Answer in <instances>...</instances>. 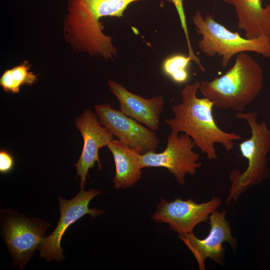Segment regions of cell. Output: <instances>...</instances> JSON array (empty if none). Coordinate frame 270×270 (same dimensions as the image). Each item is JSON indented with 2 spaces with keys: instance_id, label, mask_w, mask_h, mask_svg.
<instances>
[{
  "instance_id": "cell-12",
  "label": "cell",
  "mask_w": 270,
  "mask_h": 270,
  "mask_svg": "<svg viewBox=\"0 0 270 270\" xmlns=\"http://www.w3.org/2000/svg\"><path fill=\"white\" fill-rule=\"evenodd\" d=\"M75 124L80 132L84 140L82 154L74 164L77 176L80 178V189L84 185L89 169L97 162L98 168H102L99 156V149L107 145L113 140L114 136L98 120L96 114L90 110H86L76 118Z\"/></svg>"
},
{
  "instance_id": "cell-17",
  "label": "cell",
  "mask_w": 270,
  "mask_h": 270,
  "mask_svg": "<svg viewBox=\"0 0 270 270\" xmlns=\"http://www.w3.org/2000/svg\"><path fill=\"white\" fill-rule=\"evenodd\" d=\"M96 15L100 18L110 16L120 18L131 3L139 0H86ZM172 3V0H164Z\"/></svg>"
},
{
  "instance_id": "cell-4",
  "label": "cell",
  "mask_w": 270,
  "mask_h": 270,
  "mask_svg": "<svg viewBox=\"0 0 270 270\" xmlns=\"http://www.w3.org/2000/svg\"><path fill=\"white\" fill-rule=\"evenodd\" d=\"M68 12L63 22L66 42L76 52L86 53L104 60H114L118 51L109 36L103 32L100 18L86 0H67Z\"/></svg>"
},
{
  "instance_id": "cell-3",
  "label": "cell",
  "mask_w": 270,
  "mask_h": 270,
  "mask_svg": "<svg viewBox=\"0 0 270 270\" xmlns=\"http://www.w3.org/2000/svg\"><path fill=\"white\" fill-rule=\"evenodd\" d=\"M235 116L244 120L251 132L250 137L239 144L242 155L248 160L242 172H230L231 185L226 204L235 202L246 190L267 180L270 176L267 156L270 152V128L265 122H258L256 112H236Z\"/></svg>"
},
{
  "instance_id": "cell-18",
  "label": "cell",
  "mask_w": 270,
  "mask_h": 270,
  "mask_svg": "<svg viewBox=\"0 0 270 270\" xmlns=\"http://www.w3.org/2000/svg\"><path fill=\"white\" fill-rule=\"evenodd\" d=\"M190 60L188 56L172 55L164 60L162 66L163 71L174 82L184 83L188 78V68Z\"/></svg>"
},
{
  "instance_id": "cell-5",
  "label": "cell",
  "mask_w": 270,
  "mask_h": 270,
  "mask_svg": "<svg viewBox=\"0 0 270 270\" xmlns=\"http://www.w3.org/2000/svg\"><path fill=\"white\" fill-rule=\"evenodd\" d=\"M197 33L202 36L198 42L201 52L208 56H222V66L226 68L232 58L238 54L250 52L270 58V39H248L232 32L207 14L204 17L197 10L192 17Z\"/></svg>"
},
{
  "instance_id": "cell-16",
  "label": "cell",
  "mask_w": 270,
  "mask_h": 270,
  "mask_svg": "<svg viewBox=\"0 0 270 270\" xmlns=\"http://www.w3.org/2000/svg\"><path fill=\"white\" fill-rule=\"evenodd\" d=\"M30 66L26 60L4 72L0 78L2 90L7 92L16 94L24 84L32 85L38 81V76L30 71Z\"/></svg>"
},
{
  "instance_id": "cell-14",
  "label": "cell",
  "mask_w": 270,
  "mask_h": 270,
  "mask_svg": "<svg viewBox=\"0 0 270 270\" xmlns=\"http://www.w3.org/2000/svg\"><path fill=\"white\" fill-rule=\"evenodd\" d=\"M232 6L238 18V28L244 31L248 39H270V3L266 6L262 0H223Z\"/></svg>"
},
{
  "instance_id": "cell-2",
  "label": "cell",
  "mask_w": 270,
  "mask_h": 270,
  "mask_svg": "<svg viewBox=\"0 0 270 270\" xmlns=\"http://www.w3.org/2000/svg\"><path fill=\"white\" fill-rule=\"evenodd\" d=\"M263 82L260 65L244 52L236 55L234 65L222 76L200 82L199 90L214 106L243 112L261 92Z\"/></svg>"
},
{
  "instance_id": "cell-9",
  "label": "cell",
  "mask_w": 270,
  "mask_h": 270,
  "mask_svg": "<svg viewBox=\"0 0 270 270\" xmlns=\"http://www.w3.org/2000/svg\"><path fill=\"white\" fill-rule=\"evenodd\" d=\"M221 204V199L216 196L200 204L192 199L176 198L169 202L161 198L152 218L156 222L168 224L170 229L177 232L178 235L190 234L198 224L206 222Z\"/></svg>"
},
{
  "instance_id": "cell-1",
  "label": "cell",
  "mask_w": 270,
  "mask_h": 270,
  "mask_svg": "<svg viewBox=\"0 0 270 270\" xmlns=\"http://www.w3.org/2000/svg\"><path fill=\"white\" fill-rule=\"evenodd\" d=\"M200 82L186 84L181 91L182 102L173 106L174 116L165 120L172 132L188 135L208 160H216L214 147L220 144L227 152L234 148V141L242 137L234 132L222 130L216 124L212 114L213 103L208 98H199L196 93Z\"/></svg>"
},
{
  "instance_id": "cell-8",
  "label": "cell",
  "mask_w": 270,
  "mask_h": 270,
  "mask_svg": "<svg viewBox=\"0 0 270 270\" xmlns=\"http://www.w3.org/2000/svg\"><path fill=\"white\" fill-rule=\"evenodd\" d=\"M100 194V191L92 188L88 191L80 189L78 194L71 200H66L59 197L60 218L54 231L44 238L38 248L40 258L48 262L54 260L58 263L64 258L60 242L68 226L87 214H90L92 218H95L104 213L102 210L88 207L90 200Z\"/></svg>"
},
{
  "instance_id": "cell-13",
  "label": "cell",
  "mask_w": 270,
  "mask_h": 270,
  "mask_svg": "<svg viewBox=\"0 0 270 270\" xmlns=\"http://www.w3.org/2000/svg\"><path fill=\"white\" fill-rule=\"evenodd\" d=\"M108 86L118 98L120 110L122 113L154 132L158 129L164 106L162 96L145 98L130 92L122 84L112 80H108Z\"/></svg>"
},
{
  "instance_id": "cell-15",
  "label": "cell",
  "mask_w": 270,
  "mask_h": 270,
  "mask_svg": "<svg viewBox=\"0 0 270 270\" xmlns=\"http://www.w3.org/2000/svg\"><path fill=\"white\" fill-rule=\"evenodd\" d=\"M112 152L116 166L112 182L116 189L132 186L141 178L140 164V152L131 148L120 141L113 139L108 145Z\"/></svg>"
},
{
  "instance_id": "cell-11",
  "label": "cell",
  "mask_w": 270,
  "mask_h": 270,
  "mask_svg": "<svg viewBox=\"0 0 270 270\" xmlns=\"http://www.w3.org/2000/svg\"><path fill=\"white\" fill-rule=\"evenodd\" d=\"M94 108L99 123L118 140L142 154L156 151L160 141L154 131L110 104H96Z\"/></svg>"
},
{
  "instance_id": "cell-10",
  "label": "cell",
  "mask_w": 270,
  "mask_h": 270,
  "mask_svg": "<svg viewBox=\"0 0 270 270\" xmlns=\"http://www.w3.org/2000/svg\"><path fill=\"white\" fill-rule=\"evenodd\" d=\"M226 211L216 210L209 216L210 226L208 234L204 239L198 238L193 232L178 235L195 257L200 270H205L204 262L210 258L221 266L224 265L226 247L228 242L235 248L237 240L232 235L230 225L226 219Z\"/></svg>"
},
{
  "instance_id": "cell-6",
  "label": "cell",
  "mask_w": 270,
  "mask_h": 270,
  "mask_svg": "<svg viewBox=\"0 0 270 270\" xmlns=\"http://www.w3.org/2000/svg\"><path fill=\"white\" fill-rule=\"evenodd\" d=\"M2 210L6 216L2 224V237L13 258V266L22 270L42 245L50 224L16 212Z\"/></svg>"
},
{
  "instance_id": "cell-7",
  "label": "cell",
  "mask_w": 270,
  "mask_h": 270,
  "mask_svg": "<svg viewBox=\"0 0 270 270\" xmlns=\"http://www.w3.org/2000/svg\"><path fill=\"white\" fill-rule=\"evenodd\" d=\"M178 134L170 132L166 148L162 152L150 151L140 154V164L142 168H166L180 184L184 185L186 174H194L202 164L198 162L199 154L193 150L195 144L192 140L186 134Z\"/></svg>"
},
{
  "instance_id": "cell-19",
  "label": "cell",
  "mask_w": 270,
  "mask_h": 270,
  "mask_svg": "<svg viewBox=\"0 0 270 270\" xmlns=\"http://www.w3.org/2000/svg\"><path fill=\"white\" fill-rule=\"evenodd\" d=\"M14 166V160L8 152L1 150L0 152V172L6 174L10 172Z\"/></svg>"
},
{
  "instance_id": "cell-20",
  "label": "cell",
  "mask_w": 270,
  "mask_h": 270,
  "mask_svg": "<svg viewBox=\"0 0 270 270\" xmlns=\"http://www.w3.org/2000/svg\"><path fill=\"white\" fill-rule=\"evenodd\" d=\"M178 12L181 26L185 27L187 26L184 10V8L183 0H172Z\"/></svg>"
}]
</instances>
